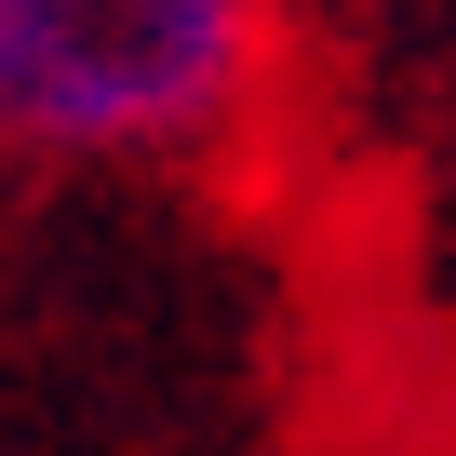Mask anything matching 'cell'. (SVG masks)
<instances>
[{"instance_id":"6da1fadb","label":"cell","mask_w":456,"mask_h":456,"mask_svg":"<svg viewBox=\"0 0 456 456\" xmlns=\"http://www.w3.org/2000/svg\"><path fill=\"white\" fill-rule=\"evenodd\" d=\"M296 81V0H0L14 175H215Z\"/></svg>"},{"instance_id":"7a4b0ae2","label":"cell","mask_w":456,"mask_h":456,"mask_svg":"<svg viewBox=\"0 0 456 456\" xmlns=\"http://www.w3.org/2000/svg\"><path fill=\"white\" fill-rule=\"evenodd\" d=\"M389 14H456V0H389Z\"/></svg>"}]
</instances>
